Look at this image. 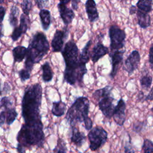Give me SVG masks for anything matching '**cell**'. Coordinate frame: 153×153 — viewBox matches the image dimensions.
<instances>
[{
    "label": "cell",
    "instance_id": "4",
    "mask_svg": "<svg viewBox=\"0 0 153 153\" xmlns=\"http://www.w3.org/2000/svg\"><path fill=\"white\" fill-rule=\"evenodd\" d=\"M90 103L86 97H78L68 110L65 119L72 128L79 123H84V127L87 130L92 128L93 122L88 117Z\"/></svg>",
    "mask_w": 153,
    "mask_h": 153
},
{
    "label": "cell",
    "instance_id": "43",
    "mask_svg": "<svg viewBox=\"0 0 153 153\" xmlns=\"http://www.w3.org/2000/svg\"><path fill=\"white\" fill-rule=\"evenodd\" d=\"M144 93L142 91H140L138 93V95H137V100L139 101H140V100H143L144 101Z\"/></svg>",
    "mask_w": 153,
    "mask_h": 153
},
{
    "label": "cell",
    "instance_id": "46",
    "mask_svg": "<svg viewBox=\"0 0 153 153\" xmlns=\"http://www.w3.org/2000/svg\"><path fill=\"white\" fill-rule=\"evenodd\" d=\"M2 27H3V26L2 25H0V38L3 36V33H2Z\"/></svg>",
    "mask_w": 153,
    "mask_h": 153
},
{
    "label": "cell",
    "instance_id": "28",
    "mask_svg": "<svg viewBox=\"0 0 153 153\" xmlns=\"http://www.w3.org/2000/svg\"><path fill=\"white\" fill-rule=\"evenodd\" d=\"M142 149L145 153H153V142L148 139H144Z\"/></svg>",
    "mask_w": 153,
    "mask_h": 153
},
{
    "label": "cell",
    "instance_id": "38",
    "mask_svg": "<svg viewBox=\"0 0 153 153\" xmlns=\"http://www.w3.org/2000/svg\"><path fill=\"white\" fill-rule=\"evenodd\" d=\"M5 14V9L4 7L0 6V25H2V22L4 20Z\"/></svg>",
    "mask_w": 153,
    "mask_h": 153
},
{
    "label": "cell",
    "instance_id": "11",
    "mask_svg": "<svg viewBox=\"0 0 153 153\" xmlns=\"http://www.w3.org/2000/svg\"><path fill=\"white\" fill-rule=\"evenodd\" d=\"M126 105L123 99H120L115 106L112 117L118 126H122L126 121Z\"/></svg>",
    "mask_w": 153,
    "mask_h": 153
},
{
    "label": "cell",
    "instance_id": "40",
    "mask_svg": "<svg viewBox=\"0 0 153 153\" xmlns=\"http://www.w3.org/2000/svg\"><path fill=\"white\" fill-rule=\"evenodd\" d=\"M72 7L74 10H76L78 7V0H71Z\"/></svg>",
    "mask_w": 153,
    "mask_h": 153
},
{
    "label": "cell",
    "instance_id": "2",
    "mask_svg": "<svg viewBox=\"0 0 153 153\" xmlns=\"http://www.w3.org/2000/svg\"><path fill=\"white\" fill-rule=\"evenodd\" d=\"M65 63L63 80L71 85L82 84L84 75L87 69L79 60V50L74 41H68L62 51Z\"/></svg>",
    "mask_w": 153,
    "mask_h": 153
},
{
    "label": "cell",
    "instance_id": "27",
    "mask_svg": "<svg viewBox=\"0 0 153 153\" xmlns=\"http://www.w3.org/2000/svg\"><path fill=\"white\" fill-rule=\"evenodd\" d=\"M152 77L149 74H144L140 78V84L143 89L148 90L150 88L152 84Z\"/></svg>",
    "mask_w": 153,
    "mask_h": 153
},
{
    "label": "cell",
    "instance_id": "23",
    "mask_svg": "<svg viewBox=\"0 0 153 153\" xmlns=\"http://www.w3.org/2000/svg\"><path fill=\"white\" fill-rule=\"evenodd\" d=\"M91 45V41L90 40L87 42L86 45L82 48V52L81 53V54H79V60L81 63H82V64L86 65L90 60V53L89 50Z\"/></svg>",
    "mask_w": 153,
    "mask_h": 153
},
{
    "label": "cell",
    "instance_id": "39",
    "mask_svg": "<svg viewBox=\"0 0 153 153\" xmlns=\"http://www.w3.org/2000/svg\"><path fill=\"white\" fill-rule=\"evenodd\" d=\"M145 100H153V87L151 88L148 94L145 97L144 101Z\"/></svg>",
    "mask_w": 153,
    "mask_h": 153
},
{
    "label": "cell",
    "instance_id": "8",
    "mask_svg": "<svg viewBox=\"0 0 153 153\" xmlns=\"http://www.w3.org/2000/svg\"><path fill=\"white\" fill-rule=\"evenodd\" d=\"M140 56L138 51L134 50L128 56L124 61L123 69L126 71L130 76L133 74L140 63Z\"/></svg>",
    "mask_w": 153,
    "mask_h": 153
},
{
    "label": "cell",
    "instance_id": "17",
    "mask_svg": "<svg viewBox=\"0 0 153 153\" xmlns=\"http://www.w3.org/2000/svg\"><path fill=\"white\" fill-rule=\"evenodd\" d=\"M136 14L137 24L141 28L146 29L151 25V17L149 13H146L137 10Z\"/></svg>",
    "mask_w": 153,
    "mask_h": 153
},
{
    "label": "cell",
    "instance_id": "18",
    "mask_svg": "<svg viewBox=\"0 0 153 153\" xmlns=\"http://www.w3.org/2000/svg\"><path fill=\"white\" fill-rule=\"evenodd\" d=\"M39 15L43 29L47 30L51 25V14L50 11L45 9H41Z\"/></svg>",
    "mask_w": 153,
    "mask_h": 153
},
{
    "label": "cell",
    "instance_id": "31",
    "mask_svg": "<svg viewBox=\"0 0 153 153\" xmlns=\"http://www.w3.org/2000/svg\"><path fill=\"white\" fill-rule=\"evenodd\" d=\"M53 151L56 152H66L67 151L65 142L60 138L58 139L57 145Z\"/></svg>",
    "mask_w": 153,
    "mask_h": 153
},
{
    "label": "cell",
    "instance_id": "13",
    "mask_svg": "<svg viewBox=\"0 0 153 153\" xmlns=\"http://www.w3.org/2000/svg\"><path fill=\"white\" fill-rule=\"evenodd\" d=\"M109 53L108 47L103 45L101 42H97L93 47L90 54V57L93 63L97 62L100 58Z\"/></svg>",
    "mask_w": 153,
    "mask_h": 153
},
{
    "label": "cell",
    "instance_id": "15",
    "mask_svg": "<svg viewBox=\"0 0 153 153\" xmlns=\"http://www.w3.org/2000/svg\"><path fill=\"white\" fill-rule=\"evenodd\" d=\"M85 5L88 20L91 22H96L99 19V13L94 0H87Z\"/></svg>",
    "mask_w": 153,
    "mask_h": 153
},
{
    "label": "cell",
    "instance_id": "30",
    "mask_svg": "<svg viewBox=\"0 0 153 153\" xmlns=\"http://www.w3.org/2000/svg\"><path fill=\"white\" fill-rule=\"evenodd\" d=\"M32 2L30 0H23L21 6L23 10V12L25 14L28 16L30 11L32 8Z\"/></svg>",
    "mask_w": 153,
    "mask_h": 153
},
{
    "label": "cell",
    "instance_id": "9",
    "mask_svg": "<svg viewBox=\"0 0 153 153\" xmlns=\"http://www.w3.org/2000/svg\"><path fill=\"white\" fill-rule=\"evenodd\" d=\"M68 35V30L66 27L63 30H56L51 41V47L53 52H59L62 50L65 40Z\"/></svg>",
    "mask_w": 153,
    "mask_h": 153
},
{
    "label": "cell",
    "instance_id": "19",
    "mask_svg": "<svg viewBox=\"0 0 153 153\" xmlns=\"http://www.w3.org/2000/svg\"><path fill=\"white\" fill-rule=\"evenodd\" d=\"M13 55L15 62H21L26 57L27 48L24 46H17L13 50Z\"/></svg>",
    "mask_w": 153,
    "mask_h": 153
},
{
    "label": "cell",
    "instance_id": "41",
    "mask_svg": "<svg viewBox=\"0 0 153 153\" xmlns=\"http://www.w3.org/2000/svg\"><path fill=\"white\" fill-rule=\"evenodd\" d=\"M17 152H25V151H26L25 149H24V146L19 143H18V144H17Z\"/></svg>",
    "mask_w": 153,
    "mask_h": 153
},
{
    "label": "cell",
    "instance_id": "25",
    "mask_svg": "<svg viewBox=\"0 0 153 153\" xmlns=\"http://www.w3.org/2000/svg\"><path fill=\"white\" fill-rule=\"evenodd\" d=\"M112 89V88L111 86L107 85L102 88L96 90L93 94V97L97 101L102 96H104L109 94H111Z\"/></svg>",
    "mask_w": 153,
    "mask_h": 153
},
{
    "label": "cell",
    "instance_id": "49",
    "mask_svg": "<svg viewBox=\"0 0 153 153\" xmlns=\"http://www.w3.org/2000/svg\"><path fill=\"white\" fill-rule=\"evenodd\" d=\"M121 1H126V0H121Z\"/></svg>",
    "mask_w": 153,
    "mask_h": 153
},
{
    "label": "cell",
    "instance_id": "3",
    "mask_svg": "<svg viewBox=\"0 0 153 153\" xmlns=\"http://www.w3.org/2000/svg\"><path fill=\"white\" fill-rule=\"evenodd\" d=\"M50 49V45L45 35L37 32L30 39L27 48L25 68L30 72L34 64L39 63Z\"/></svg>",
    "mask_w": 153,
    "mask_h": 153
},
{
    "label": "cell",
    "instance_id": "24",
    "mask_svg": "<svg viewBox=\"0 0 153 153\" xmlns=\"http://www.w3.org/2000/svg\"><path fill=\"white\" fill-rule=\"evenodd\" d=\"M152 0H139L136 4L137 10L146 13L152 11Z\"/></svg>",
    "mask_w": 153,
    "mask_h": 153
},
{
    "label": "cell",
    "instance_id": "6",
    "mask_svg": "<svg viewBox=\"0 0 153 153\" xmlns=\"http://www.w3.org/2000/svg\"><path fill=\"white\" fill-rule=\"evenodd\" d=\"M111 51L122 49L125 45L126 34L124 30L117 25H111L109 29Z\"/></svg>",
    "mask_w": 153,
    "mask_h": 153
},
{
    "label": "cell",
    "instance_id": "34",
    "mask_svg": "<svg viewBox=\"0 0 153 153\" xmlns=\"http://www.w3.org/2000/svg\"><path fill=\"white\" fill-rule=\"evenodd\" d=\"M10 90H11L10 86L8 85V83L4 82L3 84L2 87H1V85L0 84V95L1 96L8 94L10 92Z\"/></svg>",
    "mask_w": 153,
    "mask_h": 153
},
{
    "label": "cell",
    "instance_id": "36",
    "mask_svg": "<svg viewBox=\"0 0 153 153\" xmlns=\"http://www.w3.org/2000/svg\"><path fill=\"white\" fill-rule=\"evenodd\" d=\"M149 63L151 68L153 69V43L149 50Z\"/></svg>",
    "mask_w": 153,
    "mask_h": 153
},
{
    "label": "cell",
    "instance_id": "35",
    "mask_svg": "<svg viewBox=\"0 0 153 153\" xmlns=\"http://www.w3.org/2000/svg\"><path fill=\"white\" fill-rule=\"evenodd\" d=\"M35 2L38 8H43L48 6L49 0H35Z\"/></svg>",
    "mask_w": 153,
    "mask_h": 153
},
{
    "label": "cell",
    "instance_id": "22",
    "mask_svg": "<svg viewBox=\"0 0 153 153\" xmlns=\"http://www.w3.org/2000/svg\"><path fill=\"white\" fill-rule=\"evenodd\" d=\"M20 13L19 8L16 6L13 5L10 10L9 15V22L10 25L14 28L17 26L18 25V16Z\"/></svg>",
    "mask_w": 153,
    "mask_h": 153
},
{
    "label": "cell",
    "instance_id": "42",
    "mask_svg": "<svg viewBox=\"0 0 153 153\" xmlns=\"http://www.w3.org/2000/svg\"><path fill=\"white\" fill-rule=\"evenodd\" d=\"M137 10L136 7L134 5H131V7L129 8V14L130 15H132V14L136 13L137 12Z\"/></svg>",
    "mask_w": 153,
    "mask_h": 153
},
{
    "label": "cell",
    "instance_id": "20",
    "mask_svg": "<svg viewBox=\"0 0 153 153\" xmlns=\"http://www.w3.org/2000/svg\"><path fill=\"white\" fill-rule=\"evenodd\" d=\"M66 108V105L62 100L54 102L53 103V108L51 113L56 117H61L64 115Z\"/></svg>",
    "mask_w": 153,
    "mask_h": 153
},
{
    "label": "cell",
    "instance_id": "1",
    "mask_svg": "<svg viewBox=\"0 0 153 153\" xmlns=\"http://www.w3.org/2000/svg\"><path fill=\"white\" fill-rule=\"evenodd\" d=\"M42 88L34 84L25 89L22 102V115L25 123L17 136L18 143L24 147H42L44 142L43 124L39 107L41 104Z\"/></svg>",
    "mask_w": 153,
    "mask_h": 153
},
{
    "label": "cell",
    "instance_id": "48",
    "mask_svg": "<svg viewBox=\"0 0 153 153\" xmlns=\"http://www.w3.org/2000/svg\"><path fill=\"white\" fill-rule=\"evenodd\" d=\"M151 111L153 112V107H152V108L151 109Z\"/></svg>",
    "mask_w": 153,
    "mask_h": 153
},
{
    "label": "cell",
    "instance_id": "21",
    "mask_svg": "<svg viewBox=\"0 0 153 153\" xmlns=\"http://www.w3.org/2000/svg\"><path fill=\"white\" fill-rule=\"evenodd\" d=\"M42 70V80L45 82H48L53 79V71L48 62H45L41 66Z\"/></svg>",
    "mask_w": 153,
    "mask_h": 153
},
{
    "label": "cell",
    "instance_id": "37",
    "mask_svg": "<svg viewBox=\"0 0 153 153\" xmlns=\"http://www.w3.org/2000/svg\"><path fill=\"white\" fill-rule=\"evenodd\" d=\"M6 122V111H2L0 113V127H2V125Z\"/></svg>",
    "mask_w": 153,
    "mask_h": 153
},
{
    "label": "cell",
    "instance_id": "26",
    "mask_svg": "<svg viewBox=\"0 0 153 153\" xmlns=\"http://www.w3.org/2000/svg\"><path fill=\"white\" fill-rule=\"evenodd\" d=\"M5 110L6 111V123L10 126L15 121L18 113L16 112L14 108H10Z\"/></svg>",
    "mask_w": 153,
    "mask_h": 153
},
{
    "label": "cell",
    "instance_id": "10",
    "mask_svg": "<svg viewBox=\"0 0 153 153\" xmlns=\"http://www.w3.org/2000/svg\"><path fill=\"white\" fill-rule=\"evenodd\" d=\"M124 50H114L111 51L109 55L111 59L112 64V70L109 74L111 78H114L119 68L123 62V56L124 53Z\"/></svg>",
    "mask_w": 153,
    "mask_h": 153
},
{
    "label": "cell",
    "instance_id": "45",
    "mask_svg": "<svg viewBox=\"0 0 153 153\" xmlns=\"http://www.w3.org/2000/svg\"><path fill=\"white\" fill-rule=\"evenodd\" d=\"M59 1H60V3L66 5L68 3H69L71 0H59Z\"/></svg>",
    "mask_w": 153,
    "mask_h": 153
},
{
    "label": "cell",
    "instance_id": "32",
    "mask_svg": "<svg viewBox=\"0 0 153 153\" xmlns=\"http://www.w3.org/2000/svg\"><path fill=\"white\" fill-rule=\"evenodd\" d=\"M19 75L22 82H25L30 77V72L26 69H22L19 71Z\"/></svg>",
    "mask_w": 153,
    "mask_h": 153
},
{
    "label": "cell",
    "instance_id": "47",
    "mask_svg": "<svg viewBox=\"0 0 153 153\" xmlns=\"http://www.w3.org/2000/svg\"><path fill=\"white\" fill-rule=\"evenodd\" d=\"M4 0H0V4L2 3V2H4Z\"/></svg>",
    "mask_w": 153,
    "mask_h": 153
},
{
    "label": "cell",
    "instance_id": "44",
    "mask_svg": "<svg viewBox=\"0 0 153 153\" xmlns=\"http://www.w3.org/2000/svg\"><path fill=\"white\" fill-rule=\"evenodd\" d=\"M124 151L126 152H134V151L132 149L131 146H130L128 144L124 146Z\"/></svg>",
    "mask_w": 153,
    "mask_h": 153
},
{
    "label": "cell",
    "instance_id": "5",
    "mask_svg": "<svg viewBox=\"0 0 153 153\" xmlns=\"http://www.w3.org/2000/svg\"><path fill=\"white\" fill-rule=\"evenodd\" d=\"M88 138L90 142L89 148L94 151L102 147L106 143L108 133L103 127L96 126L91 129L88 134Z\"/></svg>",
    "mask_w": 153,
    "mask_h": 153
},
{
    "label": "cell",
    "instance_id": "16",
    "mask_svg": "<svg viewBox=\"0 0 153 153\" xmlns=\"http://www.w3.org/2000/svg\"><path fill=\"white\" fill-rule=\"evenodd\" d=\"M86 137L84 133L80 132L79 129L76 127L72 128V135L71 137V142H73L75 145L80 147L85 142Z\"/></svg>",
    "mask_w": 153,
    "mask_h": 153
},
{
    "label": "cell",
    "instance_id": "33",
    "mask_svg": "<svg viewBox=\"0 0 153 153\" xmlns=\"http://www.w3.org/2000/svg\"><path fill=\"white\" fill-rule=\"evenodd\" d=\"M146 126V123L145 121H137L134 123L133 125V130L136 133H140L143 129L145 126Z\"/></svg>",
    "mask_w": 153,
    "mask_h": 153
},
{
    "label": "cell",
    "instance_id": "29",
    "mask_svg": "<svg viewBox=\"0 0 153 153\" xmlns=\"http://www.w3.org/2000/svg\"><path fill=\"white\" fill-rule=\"evenodd\" d=\"M13 105V101L9 97L4 96L0 100V108H4L7 109Z\"/></svg>",
    "mask_w": 153,
    "mask_h": 153
},
{
    "label": "cell",
    "instance_id": "7",
    "mask_svg": "<svg viewBox=\"0 0 153 153\" xmlns=\"http://www.w3.org/2000/svg\"><path fill=\"white\" fill-rule=\"evenodd\" d=\"M109 94L100 97L98 101V106L103 115L108 119H111L112 117L115 106L114 105V102L115 99Z\"/></svg>",
    "mask_w": 153,
    "mask_h": 153
},
{
    "label": "cell",
    "instance_id": "12",
    "mask_svg": "<svg viewBox=\"0 0 153 153\" xmlns=\"http://www.w3.org/2000/svg\"><path fill=\"white\" fill-rule=\"evenodd\" d=\"M29 24V19L27 15L22 14L20 19V25L14 28L12 35L11 36L13 41H17L22 34L26 33Z\"/></svg>",
    "mask_w": 153,
    "mask_h": 153
},
{
    "label": "cell",
    "instance_id": "14",
    "mask_svg": "<svg viewBox=\"0 0 153 153\" xmlns=\"http://www.w3.org/2000/svg\"><path fill=\"white\" fill-rule=\"evenodd\" d=\"M57 7L60 13V17L62 19L63 23L66 25L70 24L75 17V14L73 10L68 8L65 4L61 3H59L57 5Z\"/></svg>",
    "mask_w": 153,
    "mask_h": 153
}]
</instances>
